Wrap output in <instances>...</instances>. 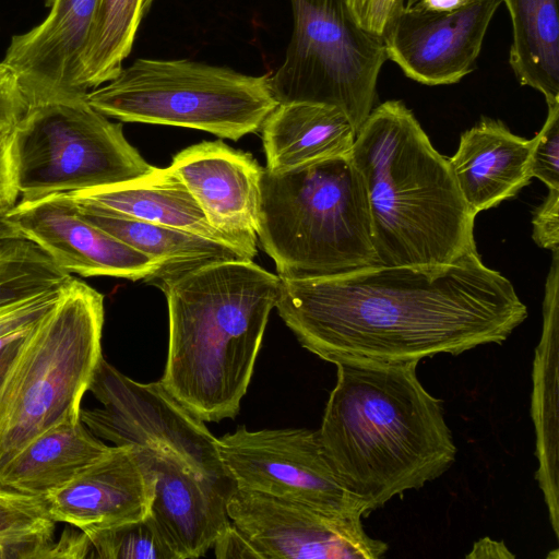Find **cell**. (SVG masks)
I'll return each mask as SVG.
<instances>
[{"label": "cell", "mask_w": 559, "mask_h": 559, "mask_svg": "<svg viewBox=\"0 0 559 559\" xmlns=\"http://www.w3.org/2000/svg\"><path fill=\"white\" fill-rule=\"evenodd\" d=\"M275 308L304 348L332 364L455 356L502 344L527 318L511 282L477 250L449 264L280 277Z\"/></svg>", "instance_id": "1"}, {"label": "cell", "mask_w": 559, "mask_h": 559, "mask_svg": "<svg viewBox=\"0 0 559 559\" xmlns=\"http://www.w3.org/2000/svg\"><path fill=\"white\" fill-rule=\"evenodd\" d=\"M417 361L342 360L318 435L366 514L420 489L454 463L442 401L417 377Z\"/></svg>", "instance_id": "2"}, {"label": "cell", "mask_w": 559, "mask_h": 559, "mask_svg": "<svg viewBox=\"0 0 559 559\" xmlns=\"http://www.w3.org/2000/svg\"><path fill=\"white\" fill-rule=\"evenodd\" d=\"M278 284V275L252 260H231L190 271L162 289L169 336L159 381L203 421L238 415Z\"/></svg>", "instance_id": "3"}, {"label": "cell", "mask_w": 559, "mask_h": 559, "mask_svg": "<svg viewBox=\"0 0 559 559\" xmlns=\"http://www.w3.org/2000/svg\"><path fill=\"white\" fill-rule=\"evenodd\" d=\"M350 158L368 197L377 264H449L476 250V215L449 159L404 103L386 100L371 110Z\"/></svg>", "instance_id": "4"}, {"label": "cell", "mask_w": 559, "mask_h": 559, "mask_svg": "<svg viewBox=\"0 0 559 559\" xmlns=\"http://www.w3.org/2000/svg\"><path fill=\"white\" fill-rule=\"evenodd\" d=\"M257 236L287 280L377 264L368 197L350 154L263 169Z\"/></svg>", "instance_id": "5"}, {"label": "cell", "mask_w": 559, "mask_h": 559, "mask_svg": "<svg viewBox=\"0 0 559 559\" xmlns=\"http://www.w3.org/2000/svg\"><path fill=\"white\" fill-rule=\"evenodd\" d=\"M104 295L74 277L24 334L0 381V471L32 440L80 420L102 355Z\"/></svg>", "instance_id": "6"}, {"label": "cell", "mask_w": 559, "mask_h": 559, "mask_svg": "<svg viewBox=\"0 0 559 559\" xmlns=\"http://www.w3.org/2000/svg\"><path fill=\"white\" fill-rule=\"evenodd\" d=\"M86 98L123 122L198 129L234 141L261 130L278 105L270 74L186 59H136Z\"/></svg>", "instance_id": "7"}, {"label": "cell", "mask_w": 559, "mask_h": 559, "mask_svg": "<svg viewBox=\"0 0 559 559\" xmlns=\"http://www.w3.org/2000/svg\"><path fill=\"white\" fill-rule=\"evenodd\" d=\"M87 94L28 103L11 132L20 200L128 182L154 170Z\"/></svg>", "instance_id": "8"}, {"label": "cell", "mask_w": 559, "mask_h": 559, "mask_svg": "<svg viewBox=\"0 0 559 559\" xmlns=\"http://www.w3.org/2000/svg\"><path fill=\"white\" fill-rule=\"evenodd\" d=\"M289 1L293 34L283 63L270 74L275 98L335 106L357 133L373 109L388 60L383 39L356 23L346 0Z\"/></svg>", "instance_id": "9"}, {"label": "cell", "mask_w": 559, "mask_h": 559, "mask_svg": "<svg viewBox=\"0 0 559 559\" xmlns=\"http://www.w3.org/2000/svg\"><path fill=\"white\" fill-rule=\"evenodd\" d=\"M88 391L102 406L81 408L80 419L97 438L115 445L168 448L195 471L227 479L217 438L160 381L136 382L102 357Z\"/></svg>", "instance_id": "10"}, {"label": "cell", "mask_w": 559, "mask_h": 559, "mask_svg": "<svg viewBox=\"0 0 559 559\" xmlns=\"http://www.w3.org/2000/svg\"><path fill=\"white\" fill-rule=\"evenodd\" d=\"M217 451L226 478L237 488L298 502L326 514H366L338 478L317 430L251 431L238 426L217 438Z\"/></svg>", "instance_id": "11"}, {"label": "cell", "mask_w": 559, "mask_h": 559, "mask_svg": "<svg viewBox=\"0 0 559 559\" xmlns=\"http://www.w3.org/2000/svg\"><path fill=\"white\" fill-rule=\"evenodd\" d=\"M226 508L262 559H379L388 550L384 542L366 533L360 513L326 514L234 485Z\"/></svg>", "instance_id": "12"}, {"label": "cell", "mask_w": 559, "mask_h": 559, "mask_svg": "<svg viewBox=\"0 0 559 559\" xmlns=\"http://www.w3.org/2000/svg\"><path fill=\"white\" fill-rule=\"evenodd\" d=\"M501 2L465 0L444 11L404 4L383 36L388 59L418 83H456L476 69L485 34Z\"/></svg>", "instance_id": "13"}, {"label": "cell", "mask_w": 559, "mask_h": 559, "mask_svg": "<svg viewBox=\"0 0 559 559\" xmlns=\"http://www.w3.org/2000/svg\"><path fill=\"white\" fill-rule=\"evenodd\" d=\"M4 219L71 275L144 281L155 269L144 253L84 218L67 193L19 200Z\"/></svg>", "instance_id": "14"}, {"label": "cell", "mask_w": 559, "mask_h": 559, "mask_svg": "<svg viewBox=\"0 0 559 559\" xmlns=\"http://www.w3.org/2000/svg\"><path fill=\"white\" fill-rule=\"evenodd\" d=\"M155 490L152 453L109 447L62 487L44 495L56 522L90 535L146 519Z\"/></svg>", "instance_id": "15"}, {"label": "cell", "mask_w": 559, "mask_h": 559, "mask_svg": "<svg viewBox=\"0 0 559 559\" xmlns=\"http://www.w3.org/2000/svg\"><path fill=\"white\" fill-rule=\"evenodd\" d=\"M169 168L200 205L210 225L248 259L257 254L263 167L250 153L222 141L186 147Z\"/></svg>", "instance_id": "16"}, {"label": "cell", "mask_w": 559, "mask_h": 559, "mask_svg": "<svg viewBox=\"0 0 559 559\" xmlns=\"http://www.w3.org/2000/svg\"><path fill=\"white\" fill-rule=\"evenodd\" d=\"M97 5L98 0H53L40 23L11 38L2 62L28 103L88 93L81 66Z\"/></svg>", "instance_id": "17"}, {"label": "cell", "mask_w": 559, "mask_h": 559, "mask_svg": "<svg viewBox=\"0 0 559 559\" xmlns=\"http://www.w3.org/2000/svg\"><path fill=\"white\" fill-rule=\"evenodd\" d=\"M148 450L155 469L150 516L176 559L205 555L231 523L223 480L195 471L168 448Z\"/></svg>", "instance_id": "18"}, {"label": "cell", "mask_w": 559, "mask_h": 559, "mask_svg": "<svg viewBox=\"0 0 559 559\" xmlns=\"http://www.w3.org/2000/svg\"><path fill=\"white\" fill-rule=\"evenodd\" d=\"M532 140L512 133L500 120L483 118L462 133L448 158L459 189L472 212L497 206L530 183Z\"/></svg>", "instance_id": "19"}, {"label": "cell", "mask_w": 559, "mask_h": 559, "mask_svg": "<svg viewBox=\"0 0 559 559\" xmlns=\"http://www.w3.org/2000/svg\"><path fill=\"white\" fill-rule=\"evenodd\" d=\"M70 198L84 218L153 261L155 269L144 282L160 290L179 276L201 266L221 261L250 260L226 242L133 218L92 202Z\"/></svg>", "instance_id": "20"}, {"label": "cell", "mask_w": 559, "mask_h": 559, "mask_svg": "<svg viewBox=\"0 0 559 559\" xmlns=\"http://www.w3.org/2000/svg\"><path fill=\"white\" fill-rule=\"evenodd\" d=\"M261 131L265 168L273 173L349 155L356 138V130L342 109L309 102L280 103Z\"/></svg>", "instance_id": "21"}, {"label": "cell", "mask_w": 559, "mask_h": 559, "mask_svg": "<svg viewBox=\"0 0 559 559\" xmlns=\"http://www.w3.org/2000/svg\"><path fill=\"white\" fill-rule=\"evenodd\" d=\"M543 333L534 362L532 417L536 428L538 469L536 479L544 492L550 523L558 524V338L559 262L552 260L545 284Z\"/></svg>", "instance_id": "22"}, {"label": "cell", "mask_w": 559, "mask_h": 559, "mask_svg": "<svg viewBox=\"0 0 559 559\" xmlns=\"http://www.w3.org/2000/svg\"><path fill=\"white\" fill-rule=\"evenodd\" d=\"M68 194L122 215L228 243L210 225L198 202L169 167H155L128 182Z\"/></svg>", "instance_id": "23"}, {"label": "cell", "mask_w": 559, "mask_h": 559, "mask_svg": "<svg viewBox=\"0 0 559 559\" xmlns=\"http://www.w3.org/2000/svg\"><path fill=\"white\" fill-rule=\"evenodd\" d=\"M80 420L63 421L22 449L0 471V487L45 495L70 481L108 450Z\"/></svg>", "instance_id": "24"}, {"label": "cell", "mask_w": 559, "mask_h": 559, "mask_svg": "<svg viewBox=\"0 0 559 559\" xmlns=\"http://www.w3.org/2000/svg\"><path fill=\"white\" fill-rule=\"evenodd\" d=\"M512 22L509 62L522 85L559 102V17L557 0H502Z\"/></svg>", "instance_id": "25"}, {"label": "cell", "mask_w": 559, "mask_h": 559, "mask_svg": "<svg viewBox=\"0 0 559 559\" xmlns=\"http://www.w3.org/2000/svg\"><path fill=\"white\" fill-rule=\"evenodd\" d=\"M144 14V0H98L81 66V84L86 92L121 71Z\"/></svg>", "instance_id": "26"}, {"label": "cell", "mask_w": 559, "mask_h": 559, "mask_svg": "<svg viewBox=\"0 0 559 559\" xmlns=\"http://www.w3.org/2000/svg\"><path fill=\"white\" fill-rule=\"evenodd\" d=\"M55 523L44 495L0 487V559H48Z\"/></svg>", "instance_id": "27"}, {"label": "cell", "mask_w": 559, "mask_h": 559, "mask_svg": "<svg viewBox=\"0 0 559 559\" xmlns=\"http://www.w3.org/2000/svg\"><path fill=\"white\" fill-rule=\"evenodd\" d=\"M71 276L32 241L9 240L0 247V311L59 289Z\"/></svg>", "instance_id": "28"}, {"label": "cell", "mask_w": 559, "mask_h": 559, "mask_svg": "<svg viewBox=\"0 0 559 559\" xmlns=\"http://www.w3.org/2000/svg\"><path fill=\"white\" fill-rule=\"evenodd\" d=\"M93 558L176 559L155 522L146 519L87 535Z\"/></svg>", "instance_id": "29"}, {"label": "cell", "mask_w": 559, "mask_h": 559, "mask_svg": "<svg viewBox=\"0 0 559 559\" xmlns=\"http://www.w3.org/2000/svg\"><path fill=\"white\" fill-rule=\"evenodd\" d=\"M547 106L546 121L532 139L528 170L548 189H559V102Z\"/></svg>", "instance_id": "30"}, {"label": "cell", "mask_w": 559, "mask_h": 559, "mask_svg": "<svg viewBox=\"0 0 559 559\" xmlns=\"http://www.w3.org/2000/svg\"><path fill=\"white\" fill-rule=\"evenodd\" d=\"M60 289L43 293L0 311V338L32 326L51 308Z\"/></svg>", "instance_id": "31"}, {"label": "cell", "mask_w": 559, "mask_h": 559, "mask_svg": "<svg viewBox=\"0 0 559 559\" xmlns=\"http://www.w3.org/2000/svg\"><path fill=\"white\" fill-rule=\"evenodd\" d=\"M356 23L383 39L389 26L404 5V0H346Z\"/></svg>", "instance_id": "32"}, {"label": "cell", "mask_w": 559, "mask_h": 559, "mask_svg": "<svg viewBox=\"0 0 559 559\" xmlns=\"http://www.w3.org/2000/svg\"><path fill=\"white\" fill-rule=\"evenodd\" d=\"M533 240L545 249L559 248V189H549L548 195L534 213Z\"/></svg>", "instance_id": "33"}, {"label": "cell", "mask_w": 559, "mask_h": 559, "mask_svg": "<svg viewBox=\"0 0 559 559\" xmlns=\"http://www.w3.org/2000/svg\"><path fill=\"white\" fill-rule=\"evenodd\" d=\"M27 104L16 78L0 61V127L14 126L24 114Z\"/></svg>", "instance_id": "34"}, {"label": "cell", "mask_w": 559, "mask_h": 559, "mask_svg": "<svg viewBox=\"0 0 559 559\" xmlns=\"http://www.w3.org/2000/svg\"><path fill=\"white\" fill-rule=\"evenodd\" d=\"M12 128L13 126L0 127V218H3L20 200L11 158Z\"/></svg>", "instance_id": "35"}, {"label": "cell", "mask_w": 559, "mask_h": 559, "mask_svg": "<svg viewBox=\"0 0 559 559\" xmlns=\"http://www.w3.org/2000/svg\"><path fill=\"white\" fill-rule=\"evenodd\" d=\"M212 548L218 559H262L261 554L233 523L219 534Z\"/></svg>", "instance_id": "36"}, {"label": "cell", "mask_w": 559, "mask_h": 559, "mask_svg": "<svg viewBox=\"0 0 559 559\" xmlns=\"http://www.w3.org/2000/svg\"><path fill=\"white\" fill-rule=\"evenodd\" d=\"M92 555V545L87 535L80 531H64L59 542H55L49 558H86Z\"/></svg>", "instance_id": "37"}, {"label": "cell", "mask_w": 559, "mask_h": 559, "mask_svg": "<svg viewBox=\"0 0 559 559\" xmlns=\"http://www.w3.org/2000/svg\"><path fill=\"white\" fill-rule=\"evenodd\" d=\"M466 558H514V555L502 542L485 537L474 544Z\"/></svg>", "instance_id": "38"}, {"label": "cell", "mask_w": 559, "mask_h": 559, "mask_svg": "<svg viewBox=\"0 0 559 559\" xmlns=\"http://www.w3.org/2000/svg\"><path fill=\"white\" fill-rule=\"evenodd\" d=\"M27 330L13 335L7 343H4L0 347V381L2 380L9 366L11 365L12 360L14 359V357L19 350V347L21 345V342L23 340V336Z\"/></svg>", "instance_id": "39"}, {"label": "cell", "mask_w": 559, "mask_h": 559, "mask_svg": "<svg viewBox=\"0 0 559 559\" xmlns=\"http://www.w3.org/2000/svg\"><path fill=\"white\" fill-rule=\"evenodd\" d=\"M465 0H404L405 5H419L430 10L444 11L460 7Z\"/></svg>", "instance_id": "40"}, {"label": "cell", "mask_w": 559, "mask_h": 559, "mask_svg": "<svg viewBox=\"0 0 559 559\" xmlns=\"http://www.w3.org/2000/svg\"><path fill=\"white\" fill-rule=\"evenodd\" d=\"M22 238L19 233L13 228V226L8 223L4 217L0 218V243L12 239Z\"/></svg>", "instance_id": "41"}, {"label": "cell", "mask_w": 559, "mask_h": 559, "mask_svg": "<svg viewBox=\"0 0 559 559\" xmlns=\"http://www.w3.org/2000/svg\"><path fill=\"white\" fill-rule=\"evenodd\" d=\"M154 0H144V11L146 12Z\"/></svg>", "instance_id": "42"}, {"label": "cell", "mask_w": 559, "mask_h": 559, "mask_svg": "<svg viewBox=\"0 0 559 559\" xmlns=\"http://www.w3.org/2000/svg\"><path fill=\"white\" fill-rule=\"evenodd\" d=\"M52 1H53V0H45V4H46V7H47V8H49V7H50V4L52 3Z\"/></svg>", "instance_id": "43"}, {"label": "cell", "mask_w": 559, "mask_h": 559, "mask_svg": "<svg viewBox=\"0 0 559 559\" xmlns=\"http://www.w3.org/2000/svg\"><path fill=\"white\" fill-rule=\"evenodd\" d=\"M7 242V241H5ZM4 243V242H3ZM3 243H0V247L3 245Z\"/></svg>", "instance_id": "44"}, {"label": "cell", "mask_w": 559, "mask_h": 559, "mask_svg": "<svg viewBox=\"0 0 559 559\" xmlns=\"http://www.w3.org/2000/svg\"><path fill=\"white\" fill-rule=\"evenodd\" d=\"M9 127V126H8Z\"/></svg>", "instance_id": "45"}]
</instances>
